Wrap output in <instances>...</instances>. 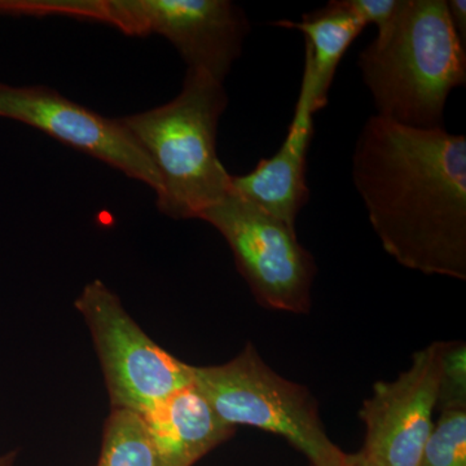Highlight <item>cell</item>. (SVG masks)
Segmentation results:
<instances>
[{
  "instance_id": "obj_1",
  "label": "cell",
  "mask_w": 466,
  "mask_h": 466,
  "mask_svg": "<svg viewBox=\"0 0 466 466\" xmlns=\"http://www.w3.org/2000/svg\"><path fill=\"white\" fill-rule=\"evenodd\" d=\"M352 177L383 249L425 275L466 279V137L380 116L359 134Z\"/></svg>"
},
{
  "instance_id": "obj_2",
  "label": "cell",
  "mask_w": 466,
  "mask_h": 466,
  "mask_svg": "<svg viewBox=\"0 0 466 466\" xmlns=\"http://www.w3.org/2000/svg\"><path fill=\"white\" fill-rule=\"evenodd\" d=\"M358 66L377 116L408 127H443L447 97L466 82L465 46L446 0H400L391 25Z\"/></svg>"
},
{
  "instance_id": "obj_3",
  "label": "cell",
  "mask_w": 466,
  "mask_h": 466,
  "mask_svg": "<svg viewBox=\"0 0 466 466\" xmlns=\"http://www.w3.org/2000/svg\"><path fill=\"white\" fill-rule=\"evenodd\" d=\"M228 97L222 82L202 70H187L170 103L122 116L156 173L159 213L198 219L231 191V174L218 157L217 134Z\"/></svg>"
},
{
  "instance_id": "obj_4",
  "label": "cell",
  "mask_w": 466,
  "mask_h": 466,
  "mask_svg": "<svg viewBox=\"0 0 466 466\" xmlns=\"http://www.w3.org/2000/svg\"><path fill=\"white\" fill-rule=\"evenodd\" d=\"M192 383L227 424L280 435L312 466L348 464V453L325 433L311 392L267 366L253 343L220 366H192Z\"/></svg>"
},
{
  "instance_id": "obj_5",
  "label": "cell",
  "mask_w": 466,
  "mask_h": 466,
  "mask_svg": "<svg viewBox=\"0 0 466 466\" xmlns=\"http://www.w3.org/2000/svg\"><path fill=\"white\" fill-rule=\"evenodd\" d=\"M48 15L100 21L128 35L167 38L188 69L225 82L250 25L229 0H48Z\"/></svg>"
},
{
  "instance_id": "obj_6",
  "label": "cell",
  "mask_w": 466,
  "mask_h": 466,
  "mask_svg": "<svg viewBox=\"0 0 466 466\" xmlns=\"http://www.w3.org/2000/svg\"><path fill=\"white\" fill-rule=\"evenodd\" d=\"M103 368L112 410L148 415L175 391L192 383V366L144 332L103 281L94 280L76 300Z\"/></svg>"
},
{
  "instance_id": "obj_7",
  "label": "cell",
  "mask_w": 466,
  "mask_h": 466,
  "mask_svg": "<svg viewBox=\"0 0 466 466\" xmlns=\"http://www.w3.org/2000/svg\"><path fill=\"white\" fill-rule=\"evenodd\" d=\"M198 219L225 238L238 272L262 308L309 314L317 263L299 244L296 228L232 189Z\"/></svg>"
},
{
  "instance_id": "obj_8",
  "label": "cell",
  "mask_w": 466,
  "mask_h": 466,
  "mask_svg": "<svg viewBox=\"0 0 466 466\" xmlns=\"http://www.w3.org/2000/svg\"><path fill=\"white\" fill-rule=\"evenodd\" d=\"M0 118L14 119L159 189L148 156L119 118H106L45 86L0 84Z\"/></svg>"
},
{
  "instance_id": "obj_9",
  "label": "cell",
  "mask_w": 466,
  "mask_h": 466,
  "mask_svg": "<svg viewBox=\"0 0 466 466\" xmlns=\"http://www.w3.org/2000/svg\"><path fill=\"white\" fill-rule=\"evenodd\" d=\"M438 341L413 354L394 381H380L363 401L359 417L366 426L360 455L373 466H420L437 408Z\"/></svg>"
},
{
  "instance_id": "obj_10",
  "label": "cell",
  "mask_w": 466,
  "mask_h": 466,
  "mask_svg": "<svg viewBox=\"0 0 466 466\" xmlns=\"http://www.w3.org/2000/svg\"><path fill=\"white\" fill-rule=\"evenodd\" d=\"M317 112L311 75L305 64L296 112L283 146L274 157L260 159L250 173L231 175L233 192L291 228H296L297 217L309 198L306 167Z\"/></svg>"
},
{
  "instance_id": "obj_11",
  "label": "cell",
  "mask_w": 466,
  "mask_h": 466,
  "mask_svg": "<svg viewBox=\"0 0 466 466\" xmlns=\"http://www.w3.org/2000/svg\"><path fill=\"white\" fill-rule=\"evenodd\" d=\"M161 466H192L235 434L193 383L143 417Z\"/></svg>"
},
{
  "instance_id": "obj_12",
  "label": "cell",
  "mask_w": 466,
  "mask_h": 466,
  "mask_svg": "<svg viewBox=\"0 0 466 466\" xmlns=\"http://www.w3.org/2000/svg\"><path fill=\"white\" fill-rule=\"evenodd\" d=\"M276 26L299 30L305 35V64L311 75L312 96L317 110L328 103L339 61L351 43L363 32L366 24L343 5L342 0H332L324 7L303 15L302 21H278Z\"/></svg>"
},
{
  "instance_id": "obj_13",
  "label": "cell",
  "mask_w": 466,
  "mask_h": 466,
  "mask_svg": "<svg viewBox=\"0 0 466 466\" xmlns=\"http://www.w3.org/2000/svg\"><path fill=\"white\" fill-rule=\"evenodd\" d=\"M97 466H161L142 416L112 410L104 428Z\"/></svg>"
},
{
  "instance_id": "obj_14",
  "label": "cell",
  "mask_w": 466,
  "mask_h": 466,
  "mask_svg": "<svg viewBox=\"0 0 466 466\" xmlns=\"http://www.w3.org/2000/svg\"><path fill=\"white\" fill-rule=\"evenodd\" d=\"M420 466H466V410L441 413Z\"/></svg>"
},
{
  "instance_id": "obj_15",
  "label": "cell",
  "mask_w": 466,
  "mask_h": 466,
  "mask_svg": "<svg viewBox=\"0 0 466 466\" xmlns=\"http://www.w3.org/2000/svg\"><path fill=\"white\" fill-rule=\"evenodd\" d=\"M437 408L466 410V343L438 341Z\"/></svg>"
},
{
  "instance_id": "obj_16",
  "label": "cell",
  "mask_w": 466,
  "mask_h": 466,
  "mask_svg": "<svg viewBox=\"0 0 466 466\" xmlns=\"http://www.w3.org/2000/svg\"><path fill=\"white\" fill-rule=\"evenodd\" d=\"M400 0H342L343 5L366 25L375 24L377 34L391 25Z\"/></svg>"
},
{
  "instance_id": "obj_17",
  "label": "cell",
  "mask_w": 466,
  "mask_h": 466,
  "mask_svg": "<svg viewBox=\"0 0 466 466\" xmlns=\"http://www.w3.org/2000/svg\"><path fill=\"white\" fill-rule=\"evenodd\" d=\"M447 9L451 23L458 33L460 41L466 45V2L465 0H449Z\"/></svg>"
},
{
  "instance_id": "obj_18",
  "label": "cell",
  "mask_w": 466,
  "mask_h": 466,
  "mask_svg": "<svg viewBox=\"0 0 466 466\" xmlns=\"http://www.w3.org/2000/svg\"><path fill=\"white\" fill-rule=\"evenodd\" d=\"M348 466H373L367 461L360 453H355V455H349V465Z\"/></svg>"
},
{
  "instance_id": "obj_19",
  "label": "cell",
  "mask_w": 466,
  "mask_h": 466,
  "mask_svg": "<svg viewBox=\"0 0 466 466\" xmlns=\"http://www.w3.org/2000/svg\"><path fill=\"white\" fill-rule=\"evenodd\" d=\"M16 460V452L5 453L0 456V466H14Z\"/></svg>"
},
{
  "instance_id": "obj_20",
  "label": "cell",
  "mask_w": 466,
  "mask_h": 466,
  "mask_svg": "<svg viewBox=\"0 0 466 466\" xmlns=\"http://www.w3.org/2000/svg\"><path fill=\"white\" fill-rule=\"evenodd\" d=\"M348 465H349V460H348V464H346V466H348Z\"/></svg>"
}]
</instances>
